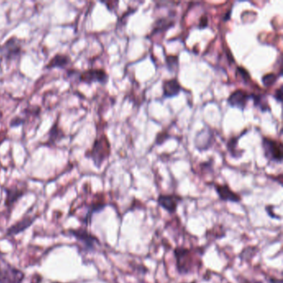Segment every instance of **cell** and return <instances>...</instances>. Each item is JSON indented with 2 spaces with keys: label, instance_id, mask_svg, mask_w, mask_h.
<instances>
[{
  "label": "cell",
  "instance_id": "d6986e66",
  "mask_svg": "<svg viewBox=\"0 0 283 283\" xmlns=\"http://www.w3.org/2000/svg\"><path fill=\"white\" fill-rule=\"evenodd\" d=\"M178 57L177 56H168L166 58V64L168 66V68L171 71H173L177 68L178 66Z\"/></svg>",
  "mask_w": 283,
  "mask_h": 283
},
{
  "label": "cell",
  "instance_id": "8992f818",
  "mask_svg": "<svg viewBox=\"0 0 283 283\" xmlns=\"http://www.w3.org/2000/svg\"><path fill=\"white\" fill-rule=\"evenodd\" d=\"M263 148L266 158L276 163H282L283 155L282 142L270 138L263 137Z\"/></svg>",
  "mask_w": 283,
  "mask_h": 283
},
{
  "label": "cell",
  "instance_id": "4316f807",
  "mask_svg": "<svg viewBox=\"0 0 283 283\" xmlns=\"http://www.w3.org/2000/svg\"><path fill=\"white\" fill-rule=\"evenodd\" d=\"M196 283V281H193V282H191V283Z\"/></svg>",
  "mask_w": 283,
  "mask_h": 283
},
{
  "label": "cell",
  "instance_id": "ffe728a7",
  "mask_svg": "<svg viewBox=\"0 0 283 283\" xmlns=\"http://www.w3.org/2000/svg\"><path fill=\"white\" fill-rule=\"evenodd\" d=\"M25 121L24 119H22V118L19 117V116H17V117L13 118V120H11L10 126L11 127H13V126H18V125H22Z\"/></svg>",
  "mask_w": 283,
  "mask_h": 283
},
{
  "label": "cell",
  "instance_id": "44dd1931",
  "mask_svg": "<svg viewBox=\"0 0 283 283\" xmlns=\"http://www.w3.org/2000/svg\"><path fill=\"white\" fill-rule=\"evenodd\" d=\"M238 73L240 74L241 77L243 78V80L247 82V81L249 80V78H250V76L248 74V71L244 69L243 68H238Z\"/></svg>",
  "mask_w": 283,
  "mask_h": 283
},
{
  "label": "cell",
  "instance_id": "484cf974",
  "mask_svg": "<svg viewBox=\"0 0 283 283\" xmlns=\"http://www.w3.org/2000/svg\"><path fill=\"white\" fill-rule=\"evenodd\" d=\"M6 134L5 133L0 132V143H2L3 140H5Z\"/></svg>",
  "mask_w": 283,
  "mask_h": 283
},
{
  "label": "cell",
  "instance_id": "cb8c5ba5",
  "mask_svg": "<svg viewBox=\"0 0 283 283\" xmlns=\"http://www.w3.org/2000/svg\"><path fill=\"white\" fill-rule=\"evenodd\" d=\"M282 89H283V88L281 87L278 91H276L275 95H274V97H275L276 100L279 101V102L282 101V94H283V93H282Z\"/></svg>",
  "mask_w": 283,
  "mask_h": 283
},
{
  "label": "cell",
  "instance_id": "4fadbf2b",
  "mask_svg": "<svg viewBox=\"0 0 283 283\" xmlns=\"http://www.w3.org/2000/svg\"><path fill=\"white\" fill-rule=\"evenodd\" d=\"M71 63H72V59L69 56L63 54V53H57L51 58V60L45 66V68L47 69H53V68L65 69L70 65Z\"/></svg>",
  "mask_w": 283,
  "mask_h": 283
},
{
  "label": "cell",
  "instance_id": "5bb4252c",
  "mask_svg": "<svg viewBox=\"0 0 283 283\" xmlns=\"http://www.w3.org/2000/svg\"><path fill=\"white\" fill-rule=\"evenodd\" d=\"M181 86L177 79L166 80L163 83L164 96L166 98L174 97L179 95L181 92Z\"/></svg>",
  "mask_w": 283,
  "mask_h": 283
},
{
  "label": "cell",
  "instance_id": "603a6c76",
  "mask_svg": "<svg viewBox=\"0 0 283 283\" xmlns=\"http://www.w3.org/2000/svg\"><path fill=\"white\" fill-rule=\"evenodd\" d=\"M42 279H43L42 276L39 275V274H36V275H33L30 283H41Z\"/></svg>",
  "mask_w": 283,
  "mask_h": 283
},
{
  "label": "cell",
  "instance_id": "6da1fadb",
  "mask_svg": "<svg viewBox=\"0 0 283 283\" xmlns=\"http://www.w3.org/2000/svg\"><path fill=\"white\" fill-rule=\"evenodd\" d=\"M203 248L176 247L174 249V258L176 260V271L180 275H189L195 273L202 266Z\"/></svg>",
  "mask_w": 283,
  "mask_h": 283
},
{
  "label": "cell",
  "instance_id": "7a4b0ae2",
  "mask_svg": "<svg viewBox=\"0 0 283 283\" xmlns=\"http://www.w3.org/2000/svg\"><path fill=\"white\" fill-rule=\"evenodd\" d=\"M110 154V144L105 135L95 139L93 148L86 152V157L93 160L95 167L100 168L103 162L107 160Z\"/></svg>",
  "mask_w": 283,
  "mask_h": 283
},
{
  "label": "cell",
  "instance_id": "9a60e30c",
  "mask_svg": "<svg viewBox=\"0 0 283 283\" xmlns=\"http://www.w3.org/2000/svg\"><path fill=\"white\" fill-rule=\"evenodd\" d=\"M66 135L63 132V129L58 125V120L53 124L48 132V140L46 145L49 146H54L58 141H60Z\"/></svg>",
  "mask_w": 283,
  "mask_h": 283
},
{
  "label": "cell",
  "instance_id": "277c9868",
  "mask_svg": "<svg viewBox=\"0 0 283 283\" xmlns=\"http://www.w3.org/2000/svg\"><path fill=\"white\" fill-rule=\"evenodd\" d=\"M25 274L23 271L0 258V283H23Z\"/></svg>",
  "mask_w": 283,
  "mask_h": 283
},
{
  "label": "cell",
  "instance_id": "d4e9b609",
  "mask_svg": "<svg viewBox=\"0 0 283 283\" xmlns=\"http://www.w3.org/2000/svg\"><path fill=\"white\" fill-rule=\"evenodd\" d=\"M268 280L269 283H283V280L278 278H269Z\"/></svg>",
  "mask_w": 283,
  "mask_h": 283
},
{
  "label": "cell",
  "instance_id": "9c48e42d",
  "mask_svg": "<svg viewBox=\"0 0 283 283\" xmlns=\"http://www.w3.org/2000/svg\"><path fill=\"white\" fill-rule=\"evenodd\" d=\"M107 73L100 68H90L79 73V81L87 84L99 83L105 84L108 82Z\"/></svg>",
  "mask_w": 283,
  "mask_h": 283
},
{
  "label": "cell",
  "instance_id": "5b68a950",
  "mask_svg": "<svg viewBox=\"0 0 283 283\" xmlns=\"http://www.w3.org/2000/svg\"><path fill=\"white\" fill-rule=\"evenodd\" d=\"M22 41L16 36L11 37L5 43L0 45V60L7 62L19 58L23 53Z\"/></svg>",
  "mask_w": 283,
  "mask_h": 283
},
{
  "label": "cell",
  "instance_id": "8fae6325",
  "mask_svg": "<svg viewBox=\"0 0 283 283\" xmlns=\"http://www.w3.org/2000/svg\"><path fill=\"white\" fill-rule=\"evenodd\" d=\"M37 218H38V216L29 215L28 213L25 214L23 218H21L20 220L18 221L17 223H14L8 228L6 235L8 236V237L18 235V233H22L26 229H28V228H30Z\"/></svg>",
  "mask_w": 283,
  "mask_h": 283
},
{
  "label": "cell",
  "instance_id": "2e32d148",
  "mask_svg": "<svg viewBox=\"0 0 283 283\" xmlns=\"http://www.w3.org/2000/svg\"><path fill=\"white\" fill-rule=\"evenodd\" d=\"M174 25V23H171V20L167 18H161L156 21V26H155V32H161V31H166L168 28H171V26Z\"/></svg>",
  "mask_w": 283,
  "mask_h": 283
},
{
  "label": "cell",
  "instance_id": "e0dca14e",
  "mask_svg": "<svg viewBox=\"0 0 283 283\" xmlns=\"http://www.w3.org/2000/svg\"><path fill=\"white\" fill-rule=\"evenodd\" d=\"M252 97L253 98V101H254V105L256 106H258V107L261 108V110L263 111H266V110H269V107H268V103H267V100H266L264 96L262 95H252Z\"/></svg>",
  "mask_w": 283,
  "mask_h": 283
},
{
  "label": "cell",
  "instance_id": "30bf717a",
  "mask_svg": "<svg viewBox=\"0 0 283 283\" xmlns=\"http://www.w3.org/2000/svg\"><path fill=\"white\" fill-rule=\"evenodd\" d=\"M213 188L218 194L219 200L234 203H239L242 201L240 194L234 192L227 184H213Z\"/></svg>",
  "mask_w": 283,
  "mask_h": 283
},
{
  "label": "cell",
  "instance_id": "7402d4cb",
  "mask_svg": "<svg viewBox=\"0 0 283 283\" xmlns=\"http://www.w3.org/2000/svg\"><path fill=\"white\" fill-rule=\"evenodd\" d=\"M208 24V18L207 16H203L202 18H200V21H199V24H198V28H205Z\"/></svg>",
  "mask_w": 283,
  "mask_h": 283
},
{
  "label": "cell",
  "instance_id": "7c38bea8",
  "mask_svg": "<svg viewBox=\"0 0 283 283\" xmlns=\"http://www.w3.org/2000/svg\"><path fill=\"white\" fill-rule=\"evenodd\" d=\"M252 95L248 94L246 91L243 89H238L233 92L228 98V103L233 107L239 108L243 110L246 107L248 100L250 99Z\"/></svg>",
  "mask_w": 283,
  "mask_h": 283
},
{
  "label": "cell",
  "instance_id": "83f0119b",
  "mask_svg": "<svg viewBox=\"0 0 283 283\" xmlns=\"http://www.w3.org/2000/svg\"><path fill=\"white\" fill-rule=\"evenodd\" d=\"M261 283V282H257V283Z\"/></svg>",
  "mask_w": 283,
  "mask_h": 283
},
{
  "label": "cell",
  "instance_id": "f1b7e54d",
  "mask_svg": "<svg viewBox=\"0 0 283 283\" xmlns=\"http://www.w3.org/2000/svg\"><path fill=\"white\" fill-rule=\"evenodd\" d=\"M115 283H118L117 281H115Z\"/></svg>",
  "mask_w": 283,
  "mask_h": 283
},
{
  "label": "cell",
  "instance_id": "3957f363",
  "mask_svg": "<svg viewBox=\"0 0 283 283\" xmlns=\"http://www.w3.org/2000/svg\"><path fill=\"white\" fill-rule=\"evenodd\" d=\"M68 233V234L73 236V238H76L78 243H80L81 248L87 253H94L96 250L97 246L100 244L99 239L89 232L87 228L69 229Z\"/></svg>",
  "mask_w": 283,
  "mask_h": 283
},
{
  "label": "cell",
  "instance_id": "ac0fdd59",
  "mask_svg": "<svg viewBox=\"0 0 283 283\" xmlns=\"http://www.w3.org/2000/svg\"><path fill=\"white\" fill-rule=\"evenodd\" d=\"M278 78V75H276L275 73H268V74H266V75L263 77V85L265 86L266 88L272 87L277 82Z\"/></svg>",
  "mask_w": 283,
  "mask_h": 283
},
{
  "label": "cell",
  "instance_id": "52a82bcc",
  "mask_svg": "<svg viewBox=\"0 0 283 283\" xmlns=\"http://www.w3.org/2000/svg\"><path fill=\"white\" fill-rule=\"evenodd\" d=\"M27 189H28V186L25 182L15 184V185L4 188L3 190L6 193L4 205L7 207L8 210L11 211L13 209L14 203H17L18 199L22 198L27 193Z\"/></svg>",
  "mask_w": 283,
  "mask_h": 283
},
{
  "label": "cell",
  "instance_id": "ba28073f",
  "mask_svg": "<svg viewBox=\"0 0 283 283\" xmlns=\"http://www.w3.org/2000/svg\"><path fill=\"white\" fill-rule=\"evenodd\" d=\"M184 198L182 196L171 193V194H160L157 198V204L163 208L170 214H175L177 212L178 207L182 202Z\"/></svg>",
  "mask_w": 283,
  "mask_h": 283
}]
</instances>
